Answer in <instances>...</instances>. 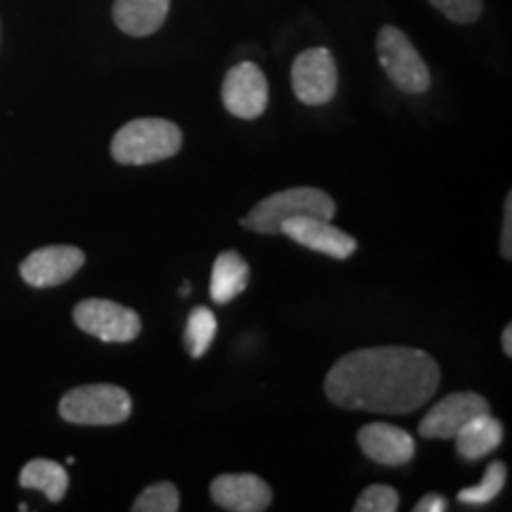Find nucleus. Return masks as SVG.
Listing matches in <instances>:
<instances>
[{
    "label": "nucleus",
    "instance_id": "nucleus-1",
    "mask_svg": "<svg viewBox=\"0 0 512 512\" xmlns=\"http://www.w3.org/2000/svg\"><path fill=\"white\" fill-rule=\"evenodd\" d=\"M437 361L413 347H370L342 356L325 377L337 408L387 415L418 411L439 389Z\"/></svg>",
    "mask_w": 512,
    "mask_h": 512
},
{
    "label": "nucleus",
    "instance_id": "nucleus-2",
    "mask_svg": "<svg viewBox=\"0 0 512 512\" xmlns=\"http://www.w3.org/2000/svg\"><path fill=\"white\" fill-rule=\"evenodd\" d=\"M183 147V133L169 119L145 117L124 124L112 138L114 162L128 166H145L164 162L178 155Z\"/></svg>",
    "mask_w": 512,
    "mask_h": 512
},
{
    "label": "nucleus",
    "instance_id": "nucleus-3",
    "mask_svg": "<svg viewBox=\"0 0 512 512\" xmlns=\"http://www.w3.org/2000/svg\"><path fill=\"white\" fill-rule=\"evenodd\" d=\"M337 204L325 190L320 188H290L280 190L261 200L242 219V226L261 235H280V226L297 216H318V219H332Z\"/></svg>",
    "mask_w": 512,
    "mask_h": 512
},
{
    "label": "nucleus",
    "instance_id": "nucleus-4",
    "mask_svg": "<svg viewBox=\"0 0 512 512\" xmlns=\"http://www.w3.org/2000/svg\"><path fill=\"white\" fill-rule=\"evenodd\" d=\"M131 396L117 384H83L60 401V418L72 425L107 427L131 418Z\"/></svg>",
    "mask_w": 512,
    "mask_h": 512
},
{
    "label": "nucleus",
    "instance_id": "nucleus-5",
    "mask_svg": "<svg viewBox=\"0 0 512 512\" xmlns=\"http://www.w3.org/2000/svg\"><path fill=\"white\" fill-rule=\"evenodd\" d=\"M375 46L382 72L387 74V79L392 81L401 93H427V88H430L432 83L430 69H427V62L422 60V55L415 50L411 38L403 34L399 27L384 24V27L377 31Z\"/></svg>",
    "mask_w": 512,
    "mask_h": 512
},
{
    "label": "nucleus",
    "instance_id": "nucleus-6",
    "mask_svg": "<svg viewBox=\"0 0 512 512\" xmlns=\"http://www.w3.org/2000/svg\"><path fill=\"white\" fill-rule=\"evenodd\" d=\"M76 328L107 344L133 342L143 330L140 316L110 299H83L74 306Z\"/></svg>",
    "mask_w": 512,
    "mask_h": 512
},
{
    "label": "nucleus",
    "instance_id": "nucleus-7",
    "mask_svg": "<svg viewBox=\"0 0 512 512\" xmlns=\"http://www.w3.org/2000/svg\"><path fill=\"white\" fill-rule=\"evenodd\" d=\"M292 91L309 107L332 102L337 95V62L328 48H306L294 57Z\"/></svg>",
    "mask_w": 512,
    "mask_h": 512
},
{
    "label": "nucleus",
    "instance_id": "nucleus-8",
    "mask_svg": "<svg viewBox=\"0 0 512 512\" xmlns=\"http://www.w3.org/2000/svg\"><path fill=\"white\" fill-rule=\"evenodd\" d=\"M223 107L233 117L259 119L268 107V79L256 62H238L228 69L221 86Z\"/></svg>",
    "mask_w": 512,
    "mask_h": 512
},
{
    "label": "nucleus",
    "instance_id": "nucleus-9",
    "mask_svg": "<svg viewBox=\"0 0 512 512\" xmlns=\"http://www.w3.org/2000/svg\"><path fill=\"white\" fill-rule=\"evenodd\" d=\"M83 264H86V254L79 247L53 245L31 252L19 266V273L27 285L46 290V287H57L72 280Z\"/></svg>",
    "mask_w": 512,
    "mask_h": 512
},
{
    "label": "nucleus",
    "instance_id": "nucleus-10",
    "mask_svg": "<svg viewBox=\"0 0 512 512\" xmlns=\"http://www.w3.org/2000/svg\"><path fill=\"white\" fill-rule=\"evenodd\" d=\"M489 413V401L475 392H456L427 411L418 432L422 439H453L477 415Z\"/></svg>",
    "mask_w": 512,
    "mask_h": 512
},
{
    "label": "nucleus",
    "instance_id": "nucleus-11",
    "mask_svg": "<svg viewBox=\"0 0 512 512\" xmlns=\"http://www.w3.org/2000/svg\"><path fill=\"white\" fill-rule=\"evenodd\" d=\"M280 235L313 249V252L332 256V259H349L358 247L356 238L318 216H297V219L285 221L280 226Z\"/></svg>",
    "mask_w": 512,
    "mask_h": 512
},
{
    "label": "nucleus",
    "instance_id": "nucleus-12",
    "mask_svg": "<svg viewBox=\"0 0 512 512\" xmlns=\"http://www.w3.org/2000/svg\"><path fill=\"white\" fill-rule=\"evenodd\" d=\"M211 498L230 512H264L273 503V491L264 479L242 472V475H221L211 482Z\"/></svg>",
    "mask_w": 512,
    "mask_h": 512
},
{
    "label": "nucleus",
    "instance_id": "nucleus-13",
    "mask_svg": "<svg viewBox=\"0 0 512 512\" xmlns=\"http://www.w3.org/2000/svg\"><path fill=\"white\" fill-rule=\"evenodd\" d=\"M358 446L370 460L380 465L399 467L415 456V439L401 427L389 422H370L358 432Z\"/></svg>",
    "mask_w": 512,
    "mask_h": 512
},
{
    "label": "nucleus",
    "instance_id": "nucleus-14",
    "mask_svg": "<svg viewBox=\"0 0 512 512\" xmlns=\"http://www.w3.org/2000/svg\"><path fill=\"white\" fill-rule=\"evenodd\" d=\"M169 8L171 0H114L112 19L126 36L145 38L162 29Z\"/></svg>",
    "mask_w": 512,
    "mask_h": 512
},
{
    "label": "nucleus",
    "instance_id": "nucleus-15",
    "mask_svg": "<svg viewBox=\"0 0 512 512\" xmlns=\"http://www.w3.org/2000/svg\"><path fill=\"white\" fill-rule=\"evenodd\" d=\"M456 451L465 460H482L503 444V422L491 413L472 418L456 437Z\"/></svg>",
    "mask_w": 512,
    "mask_h": 512
},
{
    "label": "nucleus",
    "instance_id": "nucleus-16",
    "mask_svg": "<svg viewBox=\"0 0 512 512\" xmlns=\"http://www.w3.org/2000/svg\"><path fill=\"white\" fill-rule=\"evenodd\" d=\"M249 285V264L242 259L240 252H223L216 256L214 268H211V299L216 304L233 302L238 294L245 292Z\"/></svg>",
    "mask_w": 512,
    "mask_h": 512
},
{
    "label": "nucleus",
    "instance_id": "nucleus-17",
    "mask_svg": "<svg viewBox=\"0 0 512 512\" xmlns=\"http://www.w3.org/2000/svg\"><path fill=\"white\" fill-rule=\"evenodd\" d=\"M19 484L24 489H36L48 498L50 503H60L67 496L69 489V475L64 470V465L55 463L48 458H36L29 460L27 465L19 472Z\"/></svg>",
    "mask_w": 512,
    "mask_h": 512
},
{
    "label": "nucleus",
    "instance_id": "nucleus-18",
    "mask_svg": "<svg viewBox=\"0 0 512 512\" xmlns=\"http://www.w3.org/2000/svg\"><path fill=\"white\" fill-rule=\"evenodd\" d=\"M216 330H219V323H216V316L207 306H195L190 311L188 323H185L183 342L192 358H202L207 354L216 337Z\"/></svg>",
    "mask_w": 512,
    "mask_h": 512
},
{
    "label": "nucleus",
    "instance_id": "nucleus-19",
    "mask_svg": "<svg viewBox=\"0 0 512 512\" xmlns=\"http://www.w3.org/2000/svg\"><path fill=\"white\" fill-rule=\"evenodd\" d=\"M505 479H508V470H505L503 463H498L496 460V463H491L489 467H486L482 482L475 486H467V489H463V491H458V501L467 503V505L491 503L503 491Z\"/></svg>",
    "mask_w": 512,
    "mask_h": 512
},
{
    "label": "nucleus",
    "instance_id": "nucleus-20",
    "mask_svg": "<svg viewBox=\"0 0 512 512\" xmlns=\"http://www.w3.org/2000/svg\"><path fill=\"white\" fill-rule=\"evenodd\" d=\"M181 508V494L171 482L147 486L131 505L133 512H176Z\"/></svg>",
    "mask_w": 512,
    "mask_h": 512
},
{
    "label": "nucleus",
    "instance_id": "nucleus-21",
    "mask_svg": "<svg viewBox=\"0 0 512 512\" xmlns=\"http://www.w3.org/2000/svg\"><path fill=\"white\" fill-rule=\"evenodd\" d=\"M356 512H394L399 510V494L387 484H373L358 496Z\"/></svg>",
    "mask_w": 512,
    "mask_h": 512
},
{
    "label": "nucleus",
    "instance_id": "nucleus-22",
    "mask_svg": "<svg viewBox=\"0 0 512 512\" xmlns=\"http://www.w3.org/2000/svg\"><path fill=\"white\" fill-rule=\"evenodd\" d=\"M432 8L456 24H475L484 12V0H430Z\"/></svg>",
    "mask_w": 512,
    "mask_h": 512
},
{
    "label": "nucleus",
    "instance_id": "nucleus-23",
    "mask_svg": "<svg viewBox=\"0 0 512 512\" xmlns=\"http://www.w3.org/2000/svg\"><path fill=\"white\" fill-rule=\"evenodd\" d=\"M501 254L503 259H512V195L505 200V221H503V233H501Z\"/></svg>",
    "mask_w": 512,
    "mask_h": 512
},
{
    "label": "nucleus",
    "instance_id": "nucleus-24",
    "mask_svg": "<svg viewBox=\"0 0 512 512\" xmlns=\"http://www.w3.org/2000/svg\"><path fill=\"white\" fill-rule=\"evenodd\" d=\"M415 512H446L448 501L439 494H427L420 498V503H415Z\"/></svg>",
    "mask_w": 512,
    "mask_h": 512
},
{
    "label": "nucleus",
    "instance_id": "nucleus-25",
    "mask_svg": "<svg viewBox=\"0 0 512 512\" xmlns=\"http://www.w3.org/2000/svg\"><path fill=\"white\" fill-rule=\"evenodd\" d=\"M501 344H503V354L512 356V325H505L503 335H501Z\"/></svg>",
    "mask_w": 512,
    "mask_h": 512
}]
</instances>
